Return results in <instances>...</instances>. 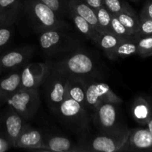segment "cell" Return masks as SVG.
<instances>
[{"mask_svg":"<svg viewBox=\"0 0 152 152\" xmlns=\"http://www.w3.org/2000/svg\"><path fill=\"white\" fill-rule=\"evenodd\" d=\"M46 63L51 71L68 78L90 80L100 77L95 59L87 52L82 50H74L60 59L49 60Z\"/></svg>","mask_w":152,"mask_h":152,"instance_id":"cell-1","label":"cell"},{"mask_svg":"<svg viewBox=\"0 0 152 152\" xmlns=\"http://www.w3.org/2000/svg\"><path fill=\"white\" fill-rule=\"evenodd\" d=\"M23 10L39 32L68 29L69 26L60 16L40 0H23Z\"/></svg>","mask_w":152,"mask_h":152,"instance_id":"cell-2","label":"cell"},{"mask_svg":"<svg viewBox=\"0 0 152 152\" xmlns=\"http://www.w3.org/2000/svg\"><path fill=\"white\" fill-rule=\"evenodd\" d=\"M40 34L39 45L48 56L62 57L78 49L77 40L67 34L66 31L50 30Z\"/></svg>","mask_w":152,"mask_h":152,"instance_id":"cell-3","label":"cell"},{"mask_svg":"<svg viewBox=\"0 0 152 152\" xmlns=\"http://www.w3.org/2000/svg\"><path fill=\"white\" fill-rule=\"evenodd\" d=\"M7 102L23 120H26L34 117L41 105L38 88H19Z\"/></svg>","mask_w":152,"mask_h":152,"instance_id":"cell-4","label":"cell"},{"mask_svg":"<svg viewBox=\"0 0 152 152\" xmlns=\"http://www.w3.org/2000/svg\"><path fill=\"white\" fill-rule=\"evenodd\" d=\"M56 112L65 123L77 131H85L89 123L88 111L79 102L70 97H65Z\"/></svg>","mask_w":152,"mask_h":152,"instance_id":"cell-5","label":"cell"},{"mask_svg":"<svg viewBox=\"0 0 152 152\" xmlns=\"http://www.w3.org/2000/svg\"><path fill=\"white\" fill-rule=\"evenodd\" d=\"M86 95L88 110L94 111L95 108L102 102L123 103V99L117 96L108 84L102 82L86 80Z\"/></svg>","mask_w":152,"mask_h":152,"instance_id":"cell-6","label":"cell"},{"mask_svg":"<svg viewBox=\"0 0 152 152\" xmlns=\"http://www.w3.org/2000/svg\"><path fill=\"white\" fill-rule=\"evenodd\" d=\"M68 82V77L50 70V74L43 83L45 97L49 107L54 111H57L65 99Z\"/></svg>","mask_w":152,"mask_h":152,"instance_id":"cell-7","label":"cell"},{"mask_svg":"<svg viewBox=\"0 0 152 152\" xmlns=\"http://www.w3.org/2000/svg\"><path fill=\"white\" fill-rule=\"evenodd\" d=\"M129 134V129L123 128L117 132L103 134L96 137L91 141L89 151L115 152L121 151L127 140Z\"/></svg>","mask_w":152,"mask_h":152,"instance_id":"cell-8","label":"cell"},{"mask_svg":"<svg viewBox=\"0 0 152 152\" xmlns=\"http://www.w3.org/2000/svg\"><path fill=\"white\" fill-rule=\"evenodd\" d=\"M117 104L102 102L94 109V120L99 130L104 134L117 132L123 128L117 127Z\"/></svg>","mask_w":152,"mask_h":152,"instance_id":"cell-9","label":"cell"},{"mask_svg":"<svg viewBox=\"0 0 152 152\" xmlns=\"http://www.w3.org/2000/svg\"><path fill=\"white\" fill-rule=\"evenodd\" d=\"M50 71L47 63L33 62L28 64L21 72L20 88H38L47 79Z\"/></svg>","mask_w":152,"mask_h":152,"instance_id":"cell-10","label":"cell"},{"mask_svg":"<svg viewBox=\"0 0 152 152\" xmlns=\"http://www.w3.org/2000/svg\"><path fill=\"white\" fill-rule=\"evenodd\" d=\"M33 46H25L20 48L10 50L0 56V69L13 70L24 65L34 53Z\"/></svg>","mask_w":152,"mask_h":152,"instance_id":"cell-11","label":"cell"},{"mask_svg":"<svg viewBox=\"0 0 152 152\" xmlns=\"http://www.w3.org/2000/svg\"><path fill=\"white\" fill-rule=\"evenodd\" d=\"M148 151L152 149V134L148 129L129 130L128 139L121 150Z\"/></svg>","mask_w":152,"mask_h":152,"instance_id":"cell-12","label":"cell"},{"mask_svg":"<svg viewBox=\"0 0 152 152\" xmlns=\"http://www.w3.org/2000/svg\"><path fill=\"white\" fill-rule=\"evenodd\" d=\"M15 147L34 151H45L44 139L39 131L25 126L16 140Z\"/></svg>","mask_w":152,"mask_h":152,"instance_id":"cell-13","label":"cell"},{"mask_svg":"<svg viewBox=\"0 0 152 152\" xmlns=\"http://www.w3.org/2000/svg\"><path fill=\"white\" fill-rule=\"evenodd\" d=\"M67 7L86 19L94 28L100 34H104L103 30L99 25L96 12L83 0H67Z\"/></svg>","mask_w":152,"mask_h":152,"instance_id":"cell-14","label":"cell"},{"mask_svg":"<svg viewBox=\"0 0 152 152\" xmlns=\"http://www.w3.org/2000/svg\"><path fill=\"white\" fill-rule=\"evenodd\" d=\"M4 124L7 142L9 145L15 147L16 140L25 126L24 125L23 119L11 108L10 111L6 117Z\"/></svg>","mask_w":152,"mask_h":152,"instance_id":"cell-15","label":"cell"},{"mask_svg":"<svg viewBox=\"0 0 152 152\" xmlns=\"http://www.w3.org/2000/svg\"><path fill=\"white\" fill-rule=\"evenodd\" d=\"M23 10V0H0V23L15 24Z\"/></svg>","mask_w":152,"mask_h":152,"instance_id":"cell-16","label":"cell"},{"mask_svg":"<svg viewBox=\"0 0 152 152\" xmlns=\"http://www.w3.org/2000/svg\"><path fill=\"white\" fill-rule=\"evenodd\" d=\"M86 80L80 78H68L65 97H70L88 111L86 95Z\"/></svg>","mask_w":152,"mask_h":152,"instance_id":"cell-17","label":"cell"},{"mask_svg":"<svg viewBox=\"0 0 152 152\" xmlns=\"http://www.w3.org/2000/svg\"><path fill=\"white\" fill-rule=\"evenodd\" d=\"M45 151L56 152H76L86 151L84 148H80L74 145L71 140L64 137L53 136L44 140Z\"/></svg>","mask_w":152,"mask_h":152,"instance_id":"cell-18","label":"cell"},{"mask_svg":"<svg viewBox=\"0 0 152 152\" xmlns=\"http://www.w3.org/2000/svg\"><path fill=\"white\" fill-rule=\"evenodd\" d=\"M21 73L14 72L0 80V101L7 102V99L20 88Z\"/></svg>","mask_w":152,"mask_h":152,"instance_id":"cell-19","label":"cell"},{"mask_svg":"<svg viewBox=\"0 0 152 152\" xmlns=\"http://www.w3.org/2000/svg\"><path fill=\"white\" fill-rule=\"evenodd\" d=\"M68 13L69 14L70 17L72 19L73 22L75 25L77 29L83 35H84L86 38L92 40L95 44H96L97 40L99 39V36L102 34L98 32L95 28H94L86 19H83L78 14L74 13L72 10L68 9Z\"/></svg>","mask_w":152,"mask_h":152,"instance_id":"cell-20","label":"cell"},{"mask_svg":"<svg viewBox=\"0 0 152 152\" xmlns=\"http://www.w3.org/2000/svg\"><path fill=\"white\" fill-rule=\"evenodd\" d=\"M137 39L123 40L113 49L112 51L107 56L111 59H117L120 58L123 59V58L129 57L132 55L137 54Z\"/></svg>","mask_w":152,"mask_h":152,"instance_id":"cell-21","label":"cell"},{"mask_svg":"<svg viewBox=\"0 0 152 152\" xmlns=\"http://www.w3.org/2000/svg\"><path fill=\"white\" fill-rule=\"evenodd\" d=\"M132 114L134 120L142 125H146L152 117L149 103L142 98H139L134 102L132 108Z\"/></svg>","mask_w":152,"mask_h":152,"instance_id":"cell-22","label":"cell"},{"mask_svg":"<svg viewBox=\"0 0 152 152\" xmlns=\"http://www.w3.org/2000/svg\"><path fill=\"white\" fill-rule=\"evenodd\" d=\"M125 39H125L112 34H102L98 39L96 45L105 52L106 56H108L119 43Z\"/></svg>","mask_w":152,"mask_h":152,"instance_id":"cell-23","label":"cell"},{"mask_svg":"<svg viewBox=\"0 0 152 152\" xmlns=\"http://www.w3.org/2000/svg\"><path fill=\"white\" fill-rule=\"evenodd\" d=\"M103 5L111 14L120 13L137 14L133 7L125 0H103Z\"/></svg>","mask_w":152,"mask_h":152,"instance_id":"cell-24","label":"cell"},{"mask_svg":"<svg viewBox=\"0 0 152 152\" xmlns=\"http://www.w3.org/2000/svg\"><path fill=\"white\" fill-rule=\"evenodd\" d=\"M115 16L124 25L125 28L130 33L131 35L137 37L140 26V18L137 15L127 13H120L116 14Z\"/></svg>","mask_w":152,"mask_h":152,"instance_id":"cell-25","label":"cell"},{"mask_svg":"<svg viewBox=\"0 0 152 152\" xmlns=\"http://www.w3.org/2000/svg\"><path fill=\"white\" fill-rule=\"evenodd\" d=\"M95 12H96L98 22L102 29L103 30L104 34H114L111 29V13L105 8L104 5L99 8L96 9Z\"/></svg>","mask_w":152,"mask_h":152,"instance_id":"cell-26","label":"cell"},{"mask_svg":"<svg viewBox=\"0 0 152 152\" xmlns=\"http://www.w3.org/2000/svg\"><path fill=\"white\" fill-rule=\"evenodd\" d=\"M137 54L142 57L152 56V35L140 37L137 39Z\"/></svg>","mask_w":152,"mask_h":152,"instance_id":"cell-27","label":"cell"},{"mask_svg":"<svg viewBox=\"0 0 152 152\" xmlns=\"http://www.w3.org/2000/svg\"><path fill=\"white\" fill-rule=\"evenodd\" d=\"M111 29L113 33L118 37L125 39H137V37L131 35L128 30L125 28L124 25L120 22L117 16L111 14Z\"/></svg>","mask_w":152,"mask_h":152,"instance_id":"cell-28","label":"cell"},{"mask_svg":"<svg viewBox=\"0 0 152 152\" xmlns=\"http://www.w3.org/2000/svg\"><path fill=\"white\" fill-rule=\"evenodd\" d=\"M14 24L0 23V50L5 47L12 38Z\"/></svg>","mask_w":152,"mask_h":152,"instance_id":"cell-29","label":"cell"},{"mask_svg":"<svg viewBox=\"0 0 152 152\" xmlns=\"http://www.w3.org/2000/svg\"><path fill=\"white\" fill-rule=\"evenodd\" d=\"M40 1L50 7L59 16L63 13L65 14V13H68L66 1L63 0H40Z\"/></svg>","mask_w":152,"mask_h":152,"instance_id":"cell-30","label":"cell"},{"mask_svg":"<svg viewBox=\"0 0 152 152\" xmlns=\"http://www.w3.org/2000/svg\"><path fill=\"white\" fill-rule=\"evenodd\" d=\"M152 35V19H140V26L137 37H148Z\"/></svg>","mask_w":152,"mask_h":152,"instance_id":"cell-31","label":"cell"},{"mask_svg":"<svg viewBox=\"0 0 152 152\" xmlns=\"http://www.w3.org/2000/svg\"><path fill=\"white\" fill-rule=\"evenodd\" d=\"M139 18L140 19H152V0H147L145 1L141 10Z\"/></svg>","mask_w":152,"mask_h":152,"instance_id":"cell-32","label":"cell"},{"mask_svg":"<svg viewBox=\"0 0 152 152\" xmlns=\"http://www.w3.org/2000/svg\"><path fill=\"white\" fill-rule=\"evenodd\" d=\"M94 10L103 6V0H83Z\"/></svg>","mask_w":152,"mask_h":152,"instance_id":"cell-33","label":"cell"},{"mask_svg":"<svg viewBox=\"0 0 152 152\" xmlns=\"http://www.w3.org/2000/svg\"><path fill=\"white\" fill-rule=\"evenodd\" d=\"M9 144L6 140L0 138V152L4 151L8 148Z\"/></svg>","mask_w":152,"mask_h":152,"instance_id":"cell-34","label":"cell"},{"mask_svg":"<svg viewBox=\"0 0 152 152\" xmlns=\"http://www.w3.org/2000/svg\"><path fill=\"white\" fill-rule=\"evenodd\" d=\"M146 125H147V126H148V131H149L150 133L152 134V117L150 118V120H148Z\"/></svg>","mask_w":152,"mask_h":152,"instance_id":"cell-35","label":"cell"},{"mask_svg":"<svg viewBox=\"0 0 152 152\" xmlns=\"http://www.w3.org/2000/svg\"><path fill=\"white\" fill-rule=\"evenodd\" d=\"M132 1H139V0H132Z\"/></svg>","mask_w":152,"mask_h":152,"instance_id":"cell-36","label":"cell"},{"mask_svg":"<svg viewBox=\"0 0 152 152\" xmlns=\"http://www.w3.org/2000/svg\"><path fill=\"white\" fill-rule=\"evenodd\" d=\"M1 72H2V71H1V69H0V74H1Z\"/></svg>","mask_w":152,"mask_h":152,"instance_id":"cell-37","label":"cell"}]
</instances>
